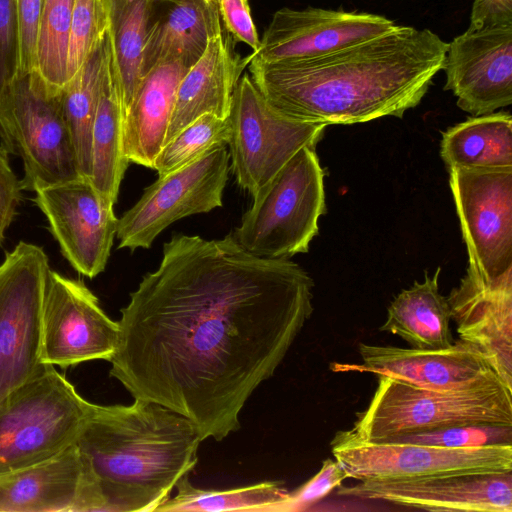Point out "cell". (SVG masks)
Wrapping results in <instances>:
<instances>
[{"instance_id": "obj_1", "label": "cell", "mask_w": 512, "mask_h": 512, "mask_svg": "<svg viewBox=\"0 0 512 512\" xmlns=\"http://www.w3.org/2000/svg\"><path fill=\"white\" fill-rule=\"evenodd\" d=\"M314 281L289 258H263L232 235L175 234L121 309L109 374L221 441L313 313Z\"/></svg>"}, {"instance_id": "obj_21", "label": "cell", "mask_w": 512, "mask_h": 512, "mask_svg": "<svg viewBox=\"0 0 512 512\" xmlns=\"http://www.w3.org/2000/svg\"><path fill=\"white\" fill-rule=\"evenodd\" d=\"M232 39L219 28L181 79L165 143L204 114L228 118L236 86L251 59L236 54Z\"/></svg>"}, {"instance_id": "obj_28", "label": "cell", "mask_w": 512, "mask_h": 512, "mask_svg": "<svg viewBox=\"0 0 512 512\" xmlns=\"http://www.w3.org/2000/svg\"><path fill=\"white\" fill-rule=\"evenodd\" d=\"M108 34V31H107ZM107 34L80 69L59 91L81 177L91 175V135L107 52Z\"/></svg>"}, {"instance_id": "obj_30", "label": "cell", "mask_w": 512, "mask_h": 512, "mask_svg": "<svg viewBox=\"0 0 512 512\" xmlns=\"http://www.w3.org/2000/svg\"><path fill=\"white\" fill-rule=\"evenodd\" d=\"M74 0H45L36 42V72L59 92L67 83V59Z\"/></svg>"}, {"instance_id": "obj_19", "label": "cell", "mask_w": 512, "mask_h": 512, "mask_svg": "<svg viewBox=\"0 0 512 512\" xmlns=\"http://www.w3.org/2000/svg\"><path fill=\"white\" fill-rule=\"evenodd\" d=\"M104 511L97 480L77 445L0 474V512Z\"/></svg>"}, {"instance_id": "obj_27", "label": "cell", "mask_w": 512, "mask_h": 512, "mask_svg": "<svg viewBox=\"0 0 512 512\" xmlns=\"http://www.w3.org/2000/svg\"><path fill=\"white\" fill-rule=\"evenodd\" d=\"M153 1L108 0V34L124 115L144 77L143 52Z\"/></svg>"}, {"instance_id": "obj_39", "label": "cell", "mask_w": 512, "mask_h": 512, "mask_svg": "<svg viewBox=\"0 0 512 512\" xmlns=\"http://www.w3.org/2000/svg\"><path fill=\"white\" fill-rule=\"evenodd\" d=\"M512 23V0H474L470 29Z\"/></svg>"}, {"instance_id": "obj_5", "label": "cell", "mask_w": 512, "mask_h": 512, "mask_svg": "<svg viewBox=\"0 0 512 512\" xmlns=\"http://www.w3.org/2000/svg\"><path fill=\"white\" fill-rule=\"evenodd\" d=\"M367 408L356 414L353 437L381 441L393 435L457 424L512 425V389L503 383L466 390L420 388L388 376Z\"/></svg>"}, {"instance_id": "obj_29", "label": "cell", "mask_w": 512, "mask_h": 512, "mask_svg": "<svg viewBox=\"0 0 512 512\" xmlns=\"http://www.w3.org/2000/svg\"><path fill=\"white\" fill-rule=\"evenodd\" d=\"M177 493L167 499L156 511H282L289 492L278 481H265L254 485L224 491L194 487L188 475L175 485Z\"/></svg>"}, {"instance_id": "obj_16", "label": "cell", "mask_w": 512, "mask_h": 512, "mask_svg": "<svg viewBox=\"0 0 512 512\" xmlns=\"http://www.w3.org/2000/svg\"><path fill=\"white\" fill-rule=\"evenodd\" d=\"M360 364L332 363L335 372H369L433 390H466L504 382L475 345L458 340L443 349L359 344ZM510 389V388H509Z\"/></svg>"}, {"instance_id": "obj_13", "label": "cell", "mask_w": 512, "mask_h": 512, "mask_svg": "<svg viewBox=\"0 0 512 512\" xmlns=\"http://www.w3.org/2000/svg\"><path fill=\"white\" fill-rule=\"evenodd\" d=\"M43 364L67 368L92 360L110 361L119 322L109 318L82 280L48 273L41 318Z\"/></svg>"}, {"instance_id": "obj_20", "label": "cell", "mask_w": 512, "mask_h": 512, "mask_svg": "<svg viewBox=\"0 0 512 512\" xmlns=\"http://www.w3.org/2000/svg\"><path fill=\"white\" fill-rule=\"evenodd\" d=\"M447 301L459 339L479 348L512 389V269L494 281L467 270Z\"/></svg>"}, {"instance_id": "obj_3", "label": "cell", "mask_w": 512, "mask_h": 512, "mask_svg": "<svg viewBox=\"0 0 512 512\" xmlns=\"http://www.w3.org/2000/svg\"><path fill=\"white\" fill-rule=\"evenodd\" d=\"M201 438L186 417L151 401L97 405L76 445L100 489L104 511L147 512L170 498L195 467Z\"/></svg>"}, {"instance_id": "obj_17", "label": "cell", "mask_w": 512, "mask_h": 512, "mask_svg": "<svg viewBox=\"0 0 512 512\" xmlns=\"http://www.w3.org/2000/svg\"><path fill=\"white\" fill-rule=\"evenodd\" d=\"M395 26L392 20L370 13L285 7L274 13L251 59L268 63L321 56L379 36Z\"/></svg>"}, {"instance_id": "obj_11", "label": "cell", "mask_w": 512, "mask_h": 512, "mask_svg": "<svg viewBox=\"0 0 512 512\" xmlns=\"http://www.w3.org/2000/svg\"><path fill=\"white\" fill-rule=\"evenodd\" d=\"M229 160L227 147L220 146L159 176L118 218V248L148 249L158 235L177 220L221 207Z\"/></svg>"}, {"instance_id": "obj_36", "label": "cell", "mask_w": 512, "mask_h": 512, "mask_svg": "<svg viewBox=\"0 0 512 512\" xmlns=\"http://www.w3.org/2000/svg\"><path fill=\"white\" fill-rule=\"evenodd\" d=\"M19 74V32L15 0H0V91Z\"/></svg>"}, {"instance_id": "obj_32", "label": "cell", "mask_w": 512, "mask_h": 512, "mask_svg": "<svg viewBox=\"0 0 512 512\" xmlns=\"http://www.w3.org/2000/svg\"><path fill=\"white\" fill-rule=\"evenodd\" d=\"M381 441L459 449L512 445V425L457 424L397 434Z\"/></svg>"}, {"instance_id": "obj_9", "label": "cell", "mask_w": 512, "mask_h": 512, "mask_svg": "<svg viewBox=\"0 0 512 512\" xmlns=\"http://www.w3.org/2000/svg\"><path fill=\"white\" fill-rule=\"evenodd\" d=\"M50 271L42 247L21 241L0 264V402L41 366V318Z\"/></svg>"}, {"instance_id": "obj_12", "label": "cell", "mask_w": 512, "mask_h": 512, "mask_svg": "<svg viewBox=\"0 0 512 512\" xmlns=\"http://www.w3.org/2000/svg\"><path fill=\"white\" fill-rule=\"evenodd\" d=\"M467 270L494 281L512 269V168H449Z\"/></svg>"}, {"instance_id": "obj_37", "label": "cell", "mask_w": 512, "mask_h": 512, "mask_svg": "<svg viewBox=\"0 0 512 512\" xmlns=\"http://www.w3.org/2000/svg\"><path fill=\"white\" fill-rule=\"evenodd\" d=\"M220 19L227 33L257 51L260 39L255 28L248 0H215Z\"/></svg>"}, {"instance_id": "obj_26", "label": "cell", "mask_w": 512, "mask_h": 512, "mask_svg": "<svg viewBox=\"0 0 512 512\" xmlns=\"http://www.w3.org/2000/svg\"><path fill=\"white\" fill-rule=\"evenodd\" d=\"M440 155L448 168H512V117L508 112L474 116L442 134Z\"/></svg>"}, {"instance_id": "obj_24", "label": "cell", "mask_w": 512, "mask_h": 512, "mask_svg": "<svg viewBox=\"0 0 512 512\" xmlns=\"http://www.w3.org/2000/svg\"><path fill=\"white\" fill-rule=\"evenodd\" d=\"M123 121L118 76L107 34L104 72L91 135L90 181L113 204L129 163L123 150Z\"/></svg>"}, {"instance_id": "obj_7", "label": "cell", "mask_w": 512, "mask_h": 512, "mask_svg": "<svg viewBox=\"0 0 512 512\" xmlns=\"http://www.w3.org/2000/svg\"><path fill=\"white\" fill-rule=\"evenodd\" d=\"M0 139L22 160L23 190L81 177L59 92L51 91L36 71L19 74L0 91Z\"/></svg>"}, {"instance_id": "obj_23", "label": "cell", "mask_w": 512, "mask_h": 512, "mask_svg": "<svg viewBox=\"0 0 512 512\" xmlns=\"http://www.w3.org/2000/svg\"><path fill=\"white\" fill-rule=\"evenodd\" d=\"M188 69L172 61L144 75L124 115L123 150L129 162L153 169L165 143L179 83Z\"/></svg>"}, {"instance_id": "obj_10", "label": "cell", "mask_w": 512, "mask_h": 512, "mask_svg": "<svg viewBox=\"0 0 512 512\" xmlns=\"http://www.w3.org/2000/svg\"><path fill=\"white\" fill-rule=\"evenodd\" d=\"M331 449L348 478L359 481L512 471V445L444 448L370 441L339 431L331 441Z\"/></svg>"}, {"instance_id": "obj_22", "label": "cell", "mask_w": 512, "mask_h": 512, "mask_svg": "<svg viewBox=\"0 0 512 512\" xmlns=\"http://www.w3.org/2000/svg\"><path fill=\"white\" fill-rule=\"evenodd\" d=\"M221 27L215 0H154L143 52V75L172 61L192 66L204 53L209 37Z\"/></svg>"}, {"instance_id": "obj_4", "label": "cell", "mask_w": 512, "mask_h": 512, "mask_svg": "<svg viewBox=\"0 0 512 512\" xmlns=\"http://www.w3.org/2000/svg\"><path fill=\"white\" fill-rule=\"evenodd\" d=\"M95 407L55 366L42 364L0 402V474L76 444Z\"/></svg>"}, {"instance_id": "obj_6", "label": "cell", "mask_w": 512, "mask_h": 512, "mask_svg": "<svg viewBox=\"0 0 512 512\" xmlns=\"http://www.w3.org/2000/svg\"><path fill=\"white\" fill-rule=\"evenodd\" d=\"M325 211L324 171L303 147L253 196L233 237L255 256L290 258L308 252Z\"/></svg>"}, {"instance_id": "obj_8", "label": "cell", "mask_w": 512, "mask_h": 512, "mask_svg": "<svg viewBox=\"0 0 512 512\" xmlns=\"http://www.w3.org/2000/svg\"><path fill=\"white\" fill-rule=\"evenodd\" d=\"M230 168L252 197L303 147H316L326 125L289 118L272 108L244 74L230 114Z\"/></svg>"}, {"instance_id": "obj_25", "label": "cell", "mask_w": 512, "mask_h": 512, "mask_svg": "<svg viewBox=\"0 0 512 512\" xmlns=\"http://www.w3.org/2000/svg\"><path fill=\"white\" fill-rule=\"evenodd\" d=\"M438 268L433 276L401 291L390 303L379 330L400 336L417 349H443L453 345L451 313L439 290Z\"/></svg>"}, {"instance_id": "obj_34", "label": "cell", "mask_w": 512, "mask_h": 512, "mask_svg": "<svg viewBox=\"0 0 512 512\" xmlns=\"http://www.w3.org/2000/svg\"><path fill=\"white\" fill-rule=\"evenodd\" d=\"M346 478H348V475L336 460L326 459L315 476L295 491L289 492L282 511L307 509L313 503L325 497L334 488L340 486Z\"/></svg>"}, {"instance_id": "obj_35", "label": "cell", "mask_w": 512, "mask_h": 512, "mask_svg": "<svg viewBox=\"0 0 512 512\" xmlns=\"http://www.w3.org/2000/svg\"><path fill=\"white\" fill-rule=\"evenodd\" d=\"M44 5L45 0H15L19 32V74L36 71V42Z\"/></svg>"}, {"instance_id": "obj_2", "label": "cell", "mask_w": 512, "mask_h": 512, "mask_svg": "<svg viewBox=\"0 0 512 512\" xmlns=\"http://www.w3.org/2000/svg\"><path fill=\"white\" fill-rule=\"evenodd\" d=\"M448 43L429 29L396 25L328 54L259 62L251 79L277 112L299 121L355 124L402 117L443 69Z\"/></svg>"}, {"instance_id": "obj_14", "label": "cell", "mask_w": 512, "mask_h": 512, "mask_svg": "<svg viewBox=\"0 0 512 512\" xmlns=\"http://www.w3.org/2000/svg\"><path fill=\"white\" fill-rule=\"evenodd\" d=\"M34 193L33 201L45 215L66 260L90 279L102 273L116 237L118 218L114 204L84 177L46 186Z\"/></svg>"}, {"instance_id": "obj_31", "label": "cell", "mask_w": 512, "mask_h": 512, "mask_svg": "<svg viewBox=\"0 0 512 512\" xmlns=\"http://www.w3.org/2000/svg\"><path fill=\"white\" fill-rule=\"evenodd\" d=\"M230 135L229 118L204 114L164 144L154 161L153 169L158 176L170 173L211 149L227 146Z\"/></svg>"}, {"instance_id": "obj_18", "label": "cell", "mask_w": 512, "mask_h": 512, "mask_svg": "<svg viewBox=\"0 0 512 512\" xmlns=\"http://www.w3.org/2000/svg\"><path fill=\"white\" fill-rule=\"evenodd\" d=\"M337 493L430 511L512 512V471L360 481Z\"/></svg>"}, {"instance_id": "obj_33", "label": "cell", "mask_w": 512, "mask_h": 512, "mask_svg": "<svg viewBox=\"0 0 512 512\" xmlns=\"http://www.w3.org/2000/svg\"><path fill=\"white\" fill-rule=\"evenodd\" d=\"M109 22L108 0H74L67 59L68 81L101 44Z\"/></svg>"}, {"instance_id": "obj_15", "label": "cell", "mask_w": 512, "mask_h": 512, "mask_svg": "<svg viewBox=\"0 0 512 512\" xmlns=\"http://www.w3.org/2000/svg\"><path fill=\"white\" fill-rule=\"evenodd\" d=\"M444 89L473 116L512 103V23L468 28L448 43Z\"/></svg>"}, {"instance_id": "obj_38", "label": "cell", "mask_w": 512, "mask_h": 512, "mask_svg": "<svg viewBox=\"0 0 512 512\" xmlns=\"http://www.w3.org/2000/svg\"><path fill=\"white\" fill-rule=\"evenodd\" d=\"M8 152L0 143V246L22 197V183L13 172Z\"/></svg>"}]
</instances>
